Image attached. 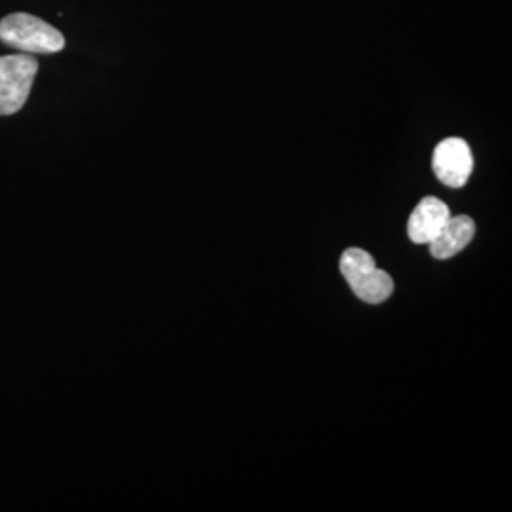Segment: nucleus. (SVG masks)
Here are the masks:
<instances>
[{"mask_svg":"<svg viewBox=\"0 0 512 512\" xmlns=\"http://www.w3.org/2000/svg\"><path fill=\"white\" fill-rule=\"evenodd\" d=\"M0 42L23 54H57L65 48L61 31L31 14H10L2 19Z\"/></svg>","mask_w":512,"mask_h":512,"instance_id":"1","label":"nucleus"},{"mask_svg":"<svg viewBox=\"0 0 512 512\" xmlns=\"http://www.w3.org/2000/svg\"><path fill=\"white\" fill-rule=\"evenodd\" d=\"M340 270L351 291L366 304H382L393 294L391 275L380 270L374 256L363 249H348L340 258Z\"/></svg>","mask_w":512,"mask_h":512,"instance_id":"2","label":"nucleus"},{"mask_svg":"<svg viewBox=\"0 0 512 512\" xmlns=\"http://www.w3.org/2000/svg\"><path fill=\"white\" fill-rule=\"evenodd\" d=\"M38 73V61L31 54L0 57V116L23 109Z\"/></svg>","mask_w":512,"mask_h":512,"instance_id":"3","label":"nucleus"},{"mask_svg":"<svg viewBox=\"0 0 512 512\" xmlns=\"http://www.w3.org/2000/svg\"><path fill=\"white\" fill-rule=\"evenodd\" d=\"M473 152L469 145L459 139L450 137L439 143L433 154V171L440 183L450 188L465 186L473 173Z\"/></svg>","mask_w":512,"mask_h":512,"instance_id":"4","label":"nucleus"},{"mask_svg":"<svg viewBox=\"0 0 512 512\" xmlns=\"http://www.w3.org/2000/svg\"><path fill=\"white\" fill-rule=\"evenodd\" d=\"M450 215L448 205L440 202L439 198H423L408 220V238L418 245H429L439 236Z\"/></svg>","mask_w":512,"mask_h":512,"instance_id":"5","label":"nucleus"},{"mask_svg":"<svg viewBox=\"0 0 512 512\" xmlns=\"http://www.w3.org/2000/svg\"><path fill=\"white\" fill-rule=\"evenodd\" d=\"M475 220L467 215H458L446 220L439 236L429 243L431 255L439 260H446L461 253L475 238Z\"/></svg>","mask_w":512,"mask_h":512,"instance_id":"6","label":"nucleus"}]
</instances>
